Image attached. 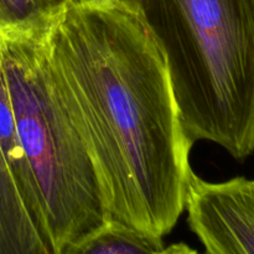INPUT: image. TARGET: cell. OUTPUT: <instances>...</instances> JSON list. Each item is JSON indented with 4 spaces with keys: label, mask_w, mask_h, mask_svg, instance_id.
I'll return each instance as SVG.
<instances>
[{
    "label": "cell",
    "mask_w": 254,
    "mask_h": 254,
    "mask_svg": "<svg viewBox=\"0 0 254 254\" xmlns=\"http://www.w3.org/2000/svg\"><path fill=\"white\" fill-rule=\"evenodd\" d=\"M60 97L93 163L109 222L163 238L185 212L193 143L164 55L121 0L67 4L45 32Z\"/></svg>",
    "instance_id": "cell-1"
},
{
    "label": "cell",
    "mask_w": 254,
    "mask_h": 254,
    "mask_svg": "<svg viewBox=\"0 0 254 254\" xmlns=\"http://www.w3.org/2000/svg\"><path fill=\"white\" fill-rule=\"evenodd\" d=\"M168 64L181 124L237 161L254 151V0H121Z\"/></svg>",
    "instance_id": "cell-2"
},
{
    "label": "cell",
    "mask_w": 254,
    "mask_h": 254,
    "mask_svg": "<svg viewBox=\"0 0 254 254\" xmlns=\"http://www.w3.org/2000/svg\"><path fill=\"white\" fill-rule=\"evenodd\" d=\"M46 30L0 34V60L17 140L60 254L109 216L91 156L55 83Z\"/></svg>",
    "instance_id": "cell-3"
},
{
    "label": "cell",
    "mask_w": 254,
    "mask_h": 254,
    "mask_svg": "<svg viewBox=\"0 0 254 254\" xmlns=\"http://www.w3.org/2000/svg\"><path fill=\"white\" fill-rule=\"evenodd\" d=\"M185 211L203 254H254V179L210 183L192 173Z\"/></svg>",
    "instance_id": "cell-4"
},
{
    "label": "cell",
    "mask_w": 254,
    "mask_h": 254,
    "mask_svg": "<svg viewBox=\"0 0 254 254\" xmlns=\"http://www.w3.org/2000/svg\"><path fill=\"white\" fill-rule=\"evenodd\" d=\"M0 254H57L22 158L0 145Z\"/></svg>",
    "instance_id": "cell-5"
},
{
    "label": "cell",
    "mask_w": 254,
    "mask_h": 254,
    "mask_svg": "<svg viewBox=\"0 0 254 254\" xmlns=\"http://www.w3.org/2000/svg\"><path fill=\"white\" fill-rule=\"evenodd\" d=\"M163 238L117 222H108L60 254H164Z\"/></svg>",
    "instance_id": "cell-6"
},
{
    "label": "cell",
    "mask_w": 254,
    "mask_h": 254,
    "mask_svg": "<svg viewBox=\"0 0 254 254\" xmlns=\"http://www.w3.org/2000/svg\"><path fill=\"white\" fill-rule=\"evenodd\" d=\"M68 0H0V34L49 29Z\"/></svg>",
    "instance_id": "cell-7"
},
{
    "label": "cell",
    "mask_w": 254,
    "mask_h": 254,
    "mask_svg": "<svg viewBox=\"0 0 254 254\" xmlns=\"http://www.w3.org/2000/svg\"><path fill=\"white\" fill-rule=\"evenodd\" d=\"M164 254H201L186 243H174L166 247Z\"/></svg>",
    "instance_id": "cell-8"
},
{
    "label": "cell",
    "mask_w": 254,
    "mask_h": 254,
    "mask_svg": "<svg viewBox=\"0 0 254 254\" xmlns=\"http://www.w3.org/2000/svg\"><path fill=\"white\" fill-rule=\"evenodd\" d=\"M101 1H106V0H68L69 4H76V5L93 4V2H101Z\"/></svg>",
    "instance_id": "cell-9"
}]
</instances>
